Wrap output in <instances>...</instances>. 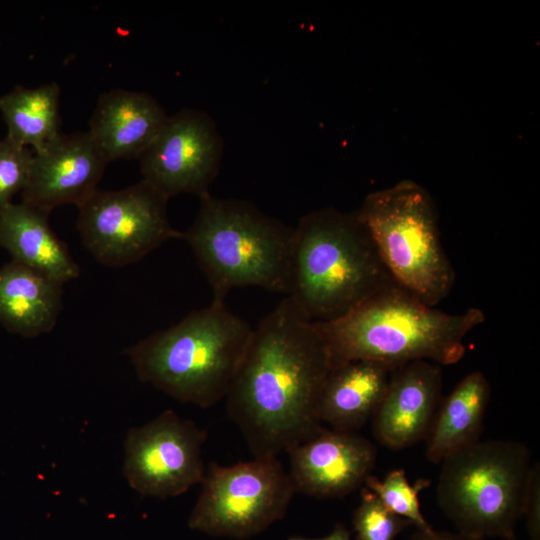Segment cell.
Masks as SVG:
<instances>
[{
    "instance_id": "14",
    "label": "cell",
    "mask_w": 540,
    "mask_h": 540,
    "mask_svg": "<svg viewBox=\"0 0 540 540\" xmlns=\"http://www.w3.org/2000/svg\"><path fill=\"white\" fill-rule=\"evenodd\" d=\"M442 387L440 365L418 360L394 368L387 390L373 414L377 440L403 449L428 434Z\"/></svg>"
},
{
    "instance_id": "26",
    "label": "cell",
    "mask_w": 540,
    "mask_h": 540,
    "mask_svg": "<svg viewBox=\"0 0 540 540\" xmlns=\"http://www.w3.org/2000/svg\"><path fill=\"white\" fill-rule=\"evenodd\" d=\"M289 540H350V533L342 524H337L331 533L321 538L292 537Z\"/></svg>"
},
{
    "instance_id": "6",
    "label": "cell",
    "mask_w": 540,
    "mask_h": 540,
    "mask_svg": "<svg viewBox=\"0 0 540 540\" xmlns=\"http://www.w3.org/2000/svg\"><path fill=\"white\" fill-rule=\"evenodd\" d=\"M531 467L526 444L478 440L441 462L438 505L457 533L508 540L523 517Z\"/></svg>"
},
{
    "instance_id": "7",
    "label": "cell",
    "mask_w": 540,
    "mask_h": 540,
    "mask_svg": "<svg viewBox=\"0 0 540 540\" xmlns=\"http://www.w3.org/2000/svg\"><path fill=\"white\" fill-rule=\"evenodd\" d=\"M355 212L393 281L437 307L450 294L456 274L441 242L429 192L403 180L368 194Z\"/></svg>"
},
{
    "instance_id": "2",
    "label": "cell",
    "mask_w": 540,
    "mask_h": 540,
    "mask_svg": "<svg viewBox=\"0 0 540 540\" xmlns=\"http://www.w3.org/2000/svg\"><path fill=\"white\" fill-rule=\"evenodd\" d=\"M485 319L480 308L446 313L393 285L338 320L320 325L332 368L355 360L396 368L418 360L458 363L466 352L465 337Z\"/></svg>"
},
{
    "instance_id": "4",
    "label": "cell",
    "mask_w": 540,
    "mask_h": 540,
    "mask_svg": "<svg viewBox=\"0 0 540 540\" xmlns=\"http://www.w3.org/2000/svg\"><path fill=\"white\" fill-rule=\"evenodd\" d=\"M253 328L212 300L125 350L140 381L200 408L225 398Z\"/></svg>"
},
{
    "instance_id": "17",
    "label": "cell",
    "mask_w": 540,
    "mask_h": 540,
    "mask_svg": "<svg viewBox=\"0 0 540 540\" xmlns=\"http://www.w3.org/2000/svg\"><path fill=\"white\" fill-rule=\"evenodd\" d=\"M0 246L12 260L62 284L79 276L80 268L50 227L48 213L24 202L0 210Z\"/></svg>"
},
{
    "instance_id": "24",
    "label": "cell",
    "mask_w": 540,
    "mask_h": 540,
    "mask_svg": "<svg viewBox=\"0 0 540 540\" xmlns=\"http://www.w3.org/2000/svg\"><path fill=\"white\" fill-rule=\"evenodd\" d=\"M523 517L530 540H540V465L532 464L524 502Z\"/></svg>"
},
{
    "instance_id": "9",
    "label": "cell",
    "mask_w": 540,
    "mask_h": 540,
    "mask_svg": "<svg viewBox=\"0 0 540 540\" xmlns=\"http://www.w3.org/2000/svg\"><path fill=\"white\" fill-rule=\"evenodd\" d=\"M168 199L144 179L120 190L98 189L78 208L83 245L101 264L122 267L168 240L183 239L170 224Z\"/></svg>"
},
{
    "instance_id": "20",
    "label": "cell",
    "mask_w": 540,
    "mask_h": 540,
    "mask_svg": "<svg viewBox=\"0 0 540 540\" xmlns=\"http://www.w3.org/2000/svg\"><path fill=\"white\" fill-rule=\"evenodd\" d=\"M60 86L56 82L37 88L15 86L0 96V112L7 125V135L33 152L60 134Z\"/></svg>"
},
{
    "instance_id": "19",
    "label": "cell",
    "mask_w": 540,
    "mask_h": 540,
    "mask_svg": "<svg viewBox=\"0 0 540 540\" xmlns=\"http://www.w3.org/2000/svg\"><path fill=\"white\" fill-rule=\"evenodd\" d=\"M490 395V383L481 371L470 372L456 385L428 432L429 461L441 463L479 440Z\"/></svg>"
},
{
    "instance_id": "5",
    "label": "cell",
    "mask_w": 540,
    "mask_h": 540,
    "mask_svg": "<svg viewBox=\"0 0 540 540\" xmlns=\"http://www.w3.org/2000/svg\"><path fill=\"white\" fill-rule=\"evenodd\" d=\"M199 199L183 239L212 287L213 300L224 301L230 290L247 286L287 295L294 228L246 200L210 193Z\"/></svg>"
},
{
    "instance_id": "23",
    "label": "cell",
    "mask_w": 540,
    "mask_h": 540,
    "mask_svg": "<svg viewBox=\"0 0 540 540\" xmlns=\"http://www.w3.org/2000/svg\"><path fill=\"white\" fill-rule=\"evenodd\" d=\"M33 150L5 137L0 140V210L27 185Z\"/></svg>"
},
{
    "instance_id": "12",
    "label": "cell",
    "mask_w": 540,
    "mask_h": 540,
    "mask_svg": "<svg viewBox=\"0 0 540 540\" xmlns=\"http://www.w3.org/2000/svg\"><path fill=\"white\" fill-rule=\"evenodd\" d=\"M295 493L344 497L362 485L375 465L376 448L354 431L322 428L287 451Z\"/></svg>"
},
{
    "instance_id": "21",
    "label": "cell",
    "mask_w": 540,
    "mask_h": 540,
    "mask_svg": "<svg viewBox=\"0 0 540 540\" xmlns=\"http://www.w3.org/2000/svg\"><path fill=\"white\" fill-rule=\"evenodd\" d=\"M427 486V480L411 485L403 469L390 471L383 480L369 475L364 482V487L374 493L386 508L421 531L433 529L423 516L419 502V492Z\"/></svg>"
},
{
    "instance_id": "27",
    "label": "cell",
    "mask_w": 540,
    "mask_h": 540,
    "mask_svg": "<svg viewBox=\"0 0 540 540\" xmlns=\"http://www.w3.org/2000/svg\"><path fill=\"white\" fill-rule=\"evenodd\" d=\"M508 540H517V539H516L515 536H514V537H512V538H510V539H508Z\"/></svg>"
},
{
    "instance_id": "8",
    "label": "cell",
    "mask_w": 540,
    "mask_h": 540,
    "mask_svg": "<svg viewBox=\"0 0 540 540\" xmlns=\"http://www.w3.org/2000/svg\"><path fill=\"white\" fill-rule=\"evenodd\" d=\"M188 525L215 537L247 539L284 517L295 491L277 457L211 462Z\"/></svg>"
},
{
    "instance_id": "25",
    "label": "cell",
    "mask_w": 540,
    "mask_h": 540,
    "mask_svg": "<svg viewBox=\"0 0 540 540\" xmlns=\"http://www.w3.org/2000/svg\"><path fill=\"white\" fill-rule=\"evenodd\" d=\"M408 540H474L459 533L417 530Z\"/></svg>"
},
{
    "instance_id": "13",
    "label": "cell",
    "mask_w": 540,
    "mask_h": 540,
    "mask_svg": "<svg viewBox=\"0 0 540 540\" xmlns=\"http://www.w3.org/2000/svg\"><path fill=\"white\" fill-rule=\"evenodd\" d=\"M107 164L88 131L61 133L33 152L22 202L48 214L64 204L79 208L98 190Z\"/></svg>"
},
{
    "instance_id": "3",
    "label": "cell",
    "mask_w": 540,
    "mask_h": 540,
    "mask_svg": "<svg viewBox=\"0 0 540 540\" xmlns=\"http://www.w3.org/2000/svg\"><path fill=\"white\" fill-rule=\"evenodd\" d=\"M393 285L356 212L312 211L294 227L286 296L310 321L338 320Z\"/></svg>"
},
{
    "instance_id": "10",
    "label": "cell",
    "mask_w": 540,
    "mask_h": 540,
    "mask_svg": "<svg viewBox=\"0 0 540 540\" xmlns=\"http://www.w3.org/2000/svg\"><path fill=\"white\" fill-rule=\"evenodd\" d=\"M206 438L204 429L172 410L131 428L125 440L126 480L142 496L164 499L185 493L203 480Z\"/></svg>"
},
{
    "instance_id": "16",
    "label": "cell",
    "mask_w": 540,
    "mask_h": 540,
    "mask_svg": "<svg viewBox=\"0 0 540 540\" xmlns=\"http://www.w3.org/2000/svg\"><path fill=\"white\" fill-rule=\"evenodd\" d=\"M394 368L369 360L337 365L322 387L317 415L331 429L354 431L373 416L390 381Z\"/></svg>"
},
{
    "instance_id": "18",
    "label": "cell",
    "mask_w": 540,
    "mask_h": 540,
    "mask_svg": "<svg viewBox=\"0 0 540 540\" xmlns=\"http://www.w3.org/2000/svg\"><path fill=\"white\" fill-rule=\"evenodd\" d=\"M62 283L12 260L0 267V324L36 337L50 332L62 310Z\"/></svg>"
},
{
    "instance_id": "15",
    "label": "cell",
    "mask_w": 540,
    "mask_h": 540,
    "mask_svg": "<svg viewBox=\"0 0 540 540\" xmlns=\"http://www.w3.org/2000/svg\"><path fill=\"white\" fill-rule=\"evenodd\" d=\"M167 118L164 108L152 95L113 89L100 95L88 132L108 163L138 159Z\"/></svg>"
},
{
    "instance_id": "22",
    "label": "cell",
    "mask_w": 540,
    "mask_h": 540,
    "mask_svg": "<svg viewBox=\"0 0 540 540\" xmlns=\"http://www.w3.org/2000/svg\"><path fill=\"white\" fill-rule=\"evenodd\" d=\"M352 524L356 540H396L411 523L386 508L367 488L361 491V501L355 509Z\"/></svg>"
},
{
    "instance_id": "11",
    "label": "cell",
    "mask_w": 540,
    "mask_h": 540,
    "mask_svg": "<svg viewBox=\"0 0 540 540\" xmlns=\"http://www.w3.org/2000/svg\"><path fill=\"white\" fill-rule=\"evenodd\" d=\"M223 140L204 111L185 108L168 116L164 126L138 158L143 179L167 198L209 192L218 175Z\"/></svg>"
},
{
    "instance_id": "1",
    "label": "cell",
    "mask_w": 540,
    "mask_h": 540,
    "mask_svg": "<svg viewBox=\"0 0 540 540\" xmlns=\"http://www.w3.org/2000/svg\"><path fill=\"white\" fill-rule=\"evenodd\" d=\"M331 369L320 323L286 296L253 329L225 397L254 457H277L323 428L317 406Z\"/></svg>"
}]
</instances>
